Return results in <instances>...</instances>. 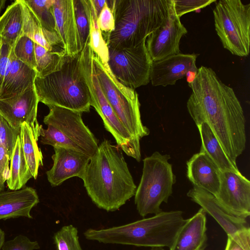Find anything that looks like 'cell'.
<instances>
[{
  "label": "cell",
  "mask_w": 250,
  "mask_h": 250,
  "mask_svg": "<svg viewBox=\"0 0 250 250\" xmlns=\"http://www.w3.org/2000/svg\"><path fill=\"white\" fill-rule=\"evenodd\" d=\"M187 106L196 125L206 123L229 159H236L245 149V118L233 89L211 68L201 66L192 82Z\"/></svg>",
  "instance_id": "1"
},
{
  "label": "cell",
  "mask_w": 250,
  "mask_h": 250,
  "mask_svg": "<svg viewBox=\"0 0 250 250\" xmlns=\"http://www.w3.org/2000/svg\"><path fill=\"white\" fill-rule=\"evenodd\" d=\"M81 178L92 201L107 211L119 209L137 188L122 149L106 139L90 157Z\"/></svg>",
  "instance_id": "2"
},
{
  "label": "cell",
  "mask_w": 250,
  "mask_h": 250,
  "mask_svg": "<svg viewBox=\"0 0 250 250\" xmlns=\"http://www.w3.org/2000/svg\"><path fill=\"white\" fill-rule=\"evenodd\" d=\"M115 20L113 31L105 34L108 47L123 49L141 43L168 18L173 0L107 1Z\"/></svg>",
  "instance_id": "3"
},
{
  "label": "cell",
  "mask_w": 250,
  "mask_h": 250,
  "mask_svg": "<svg viewBox=\"0 0 250 250\" xmlns=\"http://www.w3.org/2000/svg\"><path fill=\"white\" fill-rule=\"evenodd\" d=\"M185 220L181 210L161 211L122 226L89 229L83 235L87 240L104 244L169 248Z\"/></svg>",
  "instance_id": "4"
},
{
  "label": "cell",
  "mask_w": 250,
  "mask_h": 250,
  "mask_svg": "<svg viewBox=\"0 0 250 250\" xmlns=\"http://www.w3.org/2000/svg\"><path fill=\"white\" fill-rule=\"evenodd\" d=\"M34 87L39 102L81 113L91 106L88 86L81 62V52L65 55L59 69L43 77L36 76Z\"/></svg>",
  "instance_id": "5"
},
{
  "label": "cell",
  "mask_w": 250,
  "mask_h": 250,
  "mask_svg": "<svg viewBox=\"0 0 250 250\" xmlns=\"http://www.w3.org/2000/svg\"><path fill=\"white\" fill-rule=\"evenodd\" d=\"M47 106L49 112L43 120L47 128L42 126L40 130L42 144L92 156L98 148V141L83 123L82 113L58 106Z\"/></svg>",
  "instance_id": "6"
},
{
  "label": "cell",
  "mask_w": 250,
  "mask_h": 250,
  "mask_svg": "<svg viewBox=\"0 0 250 250\" xmlns=\"http://www.w3.org/2000/svg\"><path fill=\"white\" fill-rule=\"evenodd\" d=\"M168 154L158 151L143 159V172L135 194L137 210L142 217L162 211V203H167L172 193L176 176Z\"/></svg>",
  "instance_id": "7"
},
{
  "label": "cell",
  "mask_w": 250,
  "mask_h": 250,
  "mask_svg": "<svg viewBox=\"0 0 250 250\" xmlns=\"http://www.w3.org/2000/svg\"><path fill=\"white\" fill-rule=\"evenodd\" d=\"M91 60L102 91L121 123L137 140L148 135L149 130L141 120L137 92L120 83L107 63L102 62L92 50Z\"/></svg>",
  "instance_id": "8"
},
{
  "label": "cell",
  "mask_w": 250,
  "mask_h": 250,
  "mask_svg": "<svg viewBox=\"0 0 250 250\" xmlns=\"http://www.w3.org/2000/svg\"><path fill=\"white\" fill-rule=\"evenodd\" d=\"M91 52L89 42L81 52L82 68L89 88L91 106L102 118L104 127L114 137L117 146L127 155L140 162L141 158L140 140L130 135L105 97L93 67Z\"/></svg>",
  "instance_id": "9"
},
{
  "label": "cell",
  "mask_w": 250,
  "mask_h": 250,
  "mask_svg": "<svg viewBox=\"0 0 250 250\" xmlns=\"http://www.w3.org/2000/svg\"><path fill=\"white\" fill-rule=\"evenodd\" d=\"M216 32L224 48L233 55L248 56L250 44V4L220 0L213 11Z\"/></svg>",
  "instance_id": "10"
},
{
  "label": "cell",
  "mask_w": 250,
  "mask_h": 250,
  "mask_svg": "<svg viewBox=\"0 0 250 250\" xmlns=\"http://www.w3.org/2000/svg\"><path fill=\"white\" fill-rule=\"evenodd\" d=\"M146 41L138 45L123 49L109 48L108 66L116 79L133 90L150 82L152 61Z\"/></svg>",
  "instance_id": "11"
},
{
  "label": "cell",
  "mask_w": 250,
  "mask_h": 250,
  "mask_svg": "<svg viewBox=\"0 0 250 250\" xmlns=\"http://www.w3.org/2000/svg\"><path fill=\"white\" fill-rule=\"evenodd\" d=\"M219 191L215 196L229 213L247 219L250 215V181L240 172H221Z\"/></svg>",
  "instance_id": "12"
},
{
  "label": "cell",
  "mask_w": 250,
  "mask_h": 250,
  "mask_svg": "<svg viewBox=\"0 0 250 250\" xmlns=\"http://www.w3.org/2000/svg\"><path fill=\"white\" fill-rule=\"evenodd\" d=\"M39 103L34 87L20 94L0 99V115L11 127L18 130L23 123H26L38 140L42 126L37 118Z\"/></svg>",
  "instance_id": "13"
},
{
  "label": "cell",
  "mask_w": 250,
  "mask_h": 250,
  "mask_svg": "<svg viewBox=\"0 0 250 250\" xmlns=\"http://www.w3.org/2000/svg\"><path fill=\"white\" fill-rule=\"evenodd\" d=\"M187 33L173 10L167 20L146 39V49L152 61L180 53V40Z\"/></svg>",
  "instance_id": "14"
},
{
  "label": "cell",
  "mask_w": 250,
  "mask_h": 250,
  "mask_svg": "<svg viewBox=\"0 0 250 250\" xmlns=\"http://www.w3.org/2000/svg\"><path fill=\"white\" fill-rule=\"evenodd\" d=\"M198 55L179 53L152 61L150 81L153 86L173 85L189 72H197Z\"/></svg>",
  "instance_id": "15"
},
{
  "label": "cell",
  "mask_w": 250,
  "mask_h": 250,
  "mask_svg": "<svg viewBox=\"0 0 250 250\" xmlns=\"http://www.w3.org/2000/svg\"><path fill=\"white\" fill-rule=\"evenodd\" d=\"M53 164L46 172L47 178L53 187L59 186L68 179L81 177L89 162L90 156L81 152L60 146L54 147Z\"/></svg>",
  "instance_id": "16"
},
{
  "label": "cell",
  "mask_w": 250,
  "mask_h": 250,
  "mask_svg": "<svg viewBox=\"0 0 250 250\" xmlns=\"http://www.w3.org/2000/svg\"><path fill=\"white\" fill-rule=\"evenodd\" d=\"M187 196L212 216L228 236H233L250 228L246 219L229 213L218 203L215 197L208 191L193 186L188 192Z\"/></svg>",
  "instance_id": "17"
},
{
  "label": "cell",
  "mask_w": 250,
  "mask_h": 250,
  "mask_svg": "<svg viewBox=\"0 0 250 250\" xmlns=\"http://www.w3.org/2000/svg\"><path fill=\"white\" fill-rule=\"evenodd\" d=\"M53 13L56 31L61 39L66 55L75 56L82 51L76 26L73 0H54Z\"/></svg>",
  "instance_id": "18"
},
{
  "label": "cell",
  "mask_w": 250,
  "mask_h": 250,
  "mask_svg": "<svg viewBox=\"0 0 250 250\" xmlns=\"http://www.w3.org/2000/svg\"><path fill=\"white\" fill-rule=\"evenodd\" d=\"M221 171L206 153L194 154L187 162V176L193 186L215 196L219 191Z\"/></svg>",
  "instance_id": "19"
},
{
  "label": "cell",
  "mask_w": 250,
  "mask_h": 250,
  "mask_svg": "<svg viewBox=\"0 0 250 250\" xmlns=\"http://www.w3.org/2000/svg\"><path fill=\"white\" fill-rule=\"evenodd\" d=\"M39 202L38 195L31 187L0 191V220L20 217L32 219L30 212Z\"/></svg>",
  "instance_id": "20"
},
{
  "label": "cell",
  "mask_w": 250,
  "mask_h": 250,
  "mask_svg": "<svg viewBox=\"0 0 250 250\" xmlns=\"http://www.w3.org/2000/svg\"><path fill=\"white\" fill-rule=\"evenodd\" d=\"M12 47L0 99L9 98L33 87L37 76L35 70L19 60Z\"/></svg>",
  "instance_id": "21"
},
{
  "label": "cell",
  "mask_w": 250,
  "mask_h": 250,
  "mask_svg": "<svg viewBox=\"0 0 250 250\" xmlns=\"http://www.w3.org/2000/svg\"><path fill=\"white\" fill-rule=\"evenodd\" d=\"M19 1L23 35L49 51H64L63 42L57 32L44 28L25 0Z\"/></svg>",
  "instance_id": "22"
},
{
  "label": "cell",
  "mask_w": 250,
  "mask_h": 250,
  "mask_svg": "<svg viewBox=\"0 0 250 250\" xmlns=\"http://www.w3.org/2000/svg\"><path fill=\"white\" fill-rule=\"evenodd\" d=\"M206 213L201 208L186 219L169 250H196L207 243Z\"/></svg>",
  "instance_id": "23"
},
{
  "label": "cell",
  "mask_w": 250,
  "mask_h": 250,
  "mask_svg": "<svg viewBox=\"0 0 250 250\" xmlns=\"http://www.w3.org/2000/svg\"><path fill=\"white\" fill-rule=\"evenodd\" d=\"M197 126L202 142L200 150L207 154L221 172L230 171L240 173L236 164L232 162L226 155L209 126L206 123H202Z\"/></svg>",
  "instance_id": "24"
},
{
  "label": "cell",
  "mask_w": 250,
  "mask_h": 250,
  "mask_svg": "<svg viewBox=\"0 0 250 250\" xmlns=\"http://www.w3.org/2000/svg\"><path fill=\"white\" fill-rule=\"evenodd\" d=\"M22 36L21 11L19 0H16L0 17V37L3 42L12 46Z\"/></svg>",
  "instance_id": "25"
},
{
  "label": "cell",
  "mask_w": 250,
  "mask_h": 250,
  "mask_svg": "<svg viewBox=\"0 0 250 250\" xmlns=\"http://www.w3.org/2000/svg\"><path fill=\"white\" fill-rule=\"evenodd\" d=\"M10 161L9 176L6 181L7 185L11 190L20 189L33 176L24 158L20 135Z\"/></svg>",
  "instance_id": "26"
},
{
  "label": "cell",
  "mask_w": 250,
  "mask_h": 250,
  "mask_svg": "<svg viewBox=\"0 0 250 250\" xmlns=\"http://www.w3.org/2000/svg\"><path fill=\"white\" fill-rule=\"evenodd\" d=\"M20 136L27 166L33 178L36 179L40 166L43 165V156L30 126L25 122L21 126Z\"/></svg>",
  "instance_id": "27"
},
{
  "label": "cell",
  "mask_w": 250,
  "mask_h": 250,
  "mask_svg": "<svg viewBox=\"0 0 250 250\" xmlns=\"http://www.w3.org/2000/svg\"><path fill=\"white\" fill-rule=\"evenodd\" d=\"M37 76L43 77L61 67L65 55L64 51H49L34 42Z\"/></svg>",
  "instance_id": "28"
},
{
  "label": "cell",
  "mask_w": 250,
  "mask_h": 250,
  "mask_svg": "<svg viewBox=\"0 0 250 250\" xmlns=\"http://www.w3.org/2000/svg\"><path fill=\"white\" fill-rule=\"evenodd\" d=\"M75 21L81 50L89 41L91 7L89 0H73Z\"/></svg>",
  "instance_id": "29"
},
{
  "label": "cell",
  "mask_w": 250,
  "mask_h": 250,
  "mask_svg": "<svg viewBox=\"0 0 250 250\" xmlns=\"http://www.w3.org/2000/svg\"><path fill=\"white\" fill-rule=\"evenodd\" d=\"M90 2V1H89ZM89 44L102 62L106 63L109 59V48L97 23V17L91 5Z\"/></svg>",
  "instance_id": "30"
},
{
  "label": "cell",
  "mask_w": 250,
  "mask_h": 250,
  "mask_svg": "<svg viewBox=\"0 0 250 250\" xmlns=\"http://www.w3.org/2000/svg\"><path fill=\"white\" fill-rule=\"evenodd\" d=\"M25 0L42 26L48 30L56 31L53 8L54 0Z\"/></svg>",
  "instance_id": "31"
},
{
  "label": "cell",
  "mask_w": 250,
  "mask_h": 250,
  "mask_svg": "<svg viewBox=\"0 0 250 250\" xmlns=\"http://www.w3.org/2000/svg\"><path fill=\"white\" fill-rule=\"evenodd\" d=\"M57 250H83L77 228L72 225L62 227L53 236Z\"/></svg>",
  "instance_id": "32"
},
{
  "label": "cell",
  "mask_w": 250,
  "mask_h": 250,
  "mask_svg": "<svg viewBox=\"0 0 250 250\" xmlns=\"http://www.w3.org/2000/svg\"><path fill=\"white\" fill-rule=\"evenodd\" d=\"M16 57L20 61L36 71L34 42L26 36H22L14 47Z\"/></svg>",
  "instance_id": "33"
},
{
  "label": "cell",
  "mask_w": 250,
  "mask_h": 250,
  "mask_svg": "<svg viewBox=\"0 0 250 250\" xmlns=\"http://www.w3.org/2000/svg\"><path fill=\"white\" fill-rule=\"evenodd\" d=\"M20 130L11 127L0 115V146L7 151L10 159Z\"/></svg>",
  "instance_id": "34"
},
{
  "label": "cell",
  "mask_w": 250,
  "mask_h": 250,
  "mask_svg": "<svg viewBox=\"0 0 250 250\" xmlns=\"http://www.w3.org/2000/svg\"><path fill=\"white\" fill-rule=\"evenodd\" d=\"M173 0L175 13L179 18L186 13L199 10L216 1L215 0Z\"/></svg>",
  "instance_id": "35"
},
{
  "label": "cell",
  "mask_w": 250,
  "mask_h": 250,
  "mask_svg": "<svg viewBox=\"0 0 250 250\" xmlns=\"http://www.w3.org/2000/svg\"><path fill=\"white\" fill-rule=\"evenodd\" d=\"M225 250H250V229L228 236Z\"/></svg>",
  "instance_id": "36"
},
{
  "label": "cell",
  "mask_w": 250,
  "mask_h": 250,
  "mask_svg": "<svg viewBox=\"0 0 250 250\" xmlns=\"http://www.w3.org/2000/svg\"><path fill=\"white\" fill-rule=\"evenodd\" d=\"M40 249L37 241H32L27 237L19 235L14 239L4 242L2 250H34Z\"/></svg>",
  "instance_id": "37"
},
{
  "label": "cell",
  "mask_w": 250,
  "mask_h": 250,
  "mask_svg": "<svg viewBox=\"0 0 250 250\" xmlns=\"http://www.w3.org/2000/svg\"><path fill=\"white\" fill-rule=\"evenodd\" d=\"M97 23L102 33L108 34L113 31L115 20L112 10L107 0L97 18Z\"/></svg>",
  "instance_id": "38"
},
{
  "label": "cell",
  "mask_w": 250,
  "mask_h": 250,
  "mask_svg": "<svg viewBox=\"0 0 250 250\" xmlns=\"http://www.w3.org/2000/svg\"><path fill=\"white\" fill-rule=\"evenodd\" d=\"M13 45L11 46L2 42L0 55V97L2 92L10 53Z\"/></svg>",
  "instance_id": "39"
},
{
  "label": "cell",
  "mask_w": 250,
  "mask_h": 250,
  "mask_svg": "<svg viewBox=\"0 0 250 250\" xmlns=\"http://www.w3.org/2000/svg\"><path fill=\"white\" fill-rule=\"evenodd\" d=\"M10 159L6 149L0 146V191L4 188V183L9 176Z\"/></svg>",
  "instance_id": "40"
},
{
  "label": "cell",
  "mask_w": 250,
  "mask_h": 250,
  "mask_svg": "<svg viewBox=\"0 0 250 250\" xmlns=\"http://www.w3.org/2000/svg\"><path fill=\"white\" fill-rule=\"evenodd\" d=\"M95 13L98 18L99 14L102 10L106 0H89Z\"/></svg>",
  "instance_id": "41"
},
{
  "label": "cell",
  "mask_w": 250,
  "mask_h": 250,
  "mask_svg": "<svg viewBox=\"0 0 250 250\" xmlns=\"http://www.w3.org/2000/svg\"><path fill=\"white\" fill-rule=\"evenodd\" d=\"M5 240V233L4 231L0 228V250L4 244Z\"/></svg>",
  "instance_id": "42"
},
{
  "label": "cell",
  "mask_w": 250,
  "mask_h": 250,
  "mask_svg": "<svg viewBox=\"0 0 250 250\" xmlns=\"http://www.w3.org/2000/svg\"><path fill=\"white\" fill-rule=\"evenodd\" d=\"M207 246V243L202 245L199 248H198L196 250H205ZM149 250H165L164 248H152Z\"/></svg>",
  "instance_id": "43"
},
{
  "label": "cell",
  "mask_w": 250,
  "mask_h": 250,
  "mask_svg": "<svg viewBox=\"0 0 250 250\" xmlns=\"http://www.w3.org/2000/svg\"><path fill=\"white\" fill-rule=\"evenodd\" d=\"M6 0H0V13H1L2 9L4 8Z\"/></svg>",
  "instance_id": "44"
},
{
  "label": "cell",
  "mask_w": 250,
  "mask_h": 250,
  "mask_svg": "<svg viewBox=\"0 0 250 250\" xmlns=\"http://www.w3.org/2000/svg\"><path fill=\"white\" fill-rule=\"evenodd\" d=\"M2 45V41L1 37H0V48L1 47Z\"/></svg>",
  "instance_id": "45"
},
{
  "label": "cell",
  "mask_w": 250,
  "mask_h": 250,
  "mask_svg": "<svg viewBox=\"0 0 250 250\" xmlns=\"http://www.w3.org/2000/svg\"><path fill=\"white\" fill-rule=\"evenodd\" d=\"M1 47L0 48V50H1Z\"/></svg>",
  "instance_id": "46"
}]
</instances>
